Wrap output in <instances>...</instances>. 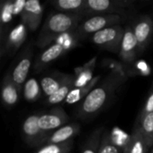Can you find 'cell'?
Here are the masks:
<instances>
[{"label": "cell", "mask_w": 153, "mask_h": 153, "mask_svg": "<svg viewBox=\"0 0 153 153\" xmlns=\"http://www.w3.org/2000/svg\"><path fill=\"white\" fill-rule=\"evenodd\" d=\"M139 53L140 52H139L138 43L134 36V33L133 31L132 26L131 24L126 25L125 27L124 37L122 39L118 56L122 61V63L126 67H128L135 62Z\"/></svg>", "instance_id": "12"}, {"label": "cell", "mask_w": 153, "mask_h": 153, "mask_svg": "<svg viewBox=\"0 0 153 153\" xmlns=\"http://www.w3.org/2000/svg\"><path fill=\"white\" fill-rule=\"evenodd\" d=\"M136 38L139 52L143 53L150 45L153 37V19L150 15L143 14L134 20L131 24Z\"/></svg>", "instance_id": "10"}, {"label": "cell", "mask_w": 153, "mask_h": 153, "mask_svg": "<svg viewBox=\"0 0 153 153\" xmlns=\"http://www.w3.org/2000/svg\"><path fill=\"white\" fill-rule=\"evenodd\" d=\"M121 152V149L114 142L111 133L108 130H105L102 135L99 153H120Z\"/></svg>", "instance_id": "26"}, {"label": "cell", "mask_w": 153, "mask_h": 153, "mask_svg": "<svg viewBox=\"0 0 153 153\" xmlns=\"http://www.w3.org/2000/svg\"><path fill=\"white\" fill-rule=\"evenodd\" d=\"M135 126L144 137L150 149L153 147V113L148 114L143 117H138Z\"/></svg>", "instance_id": "23"}, {"label": "cell", "mask_w": 153, "mask_h": 153, "mask_svg": "<svg viewBox=\"0 0 153 153\" xmlns=\"http://www.w3.org/2000/svg\"><path fill=\"white\" fill-rule=\"evenodd\" d=\"M69 119V116L61 107H56L48 112L39 114V126L43 132L51 134L61 126L68 124Z\"/></svg>", "instance_id": "11"}, {"label": "cell", "mask_w": 153, "mask_h": 153, "mask_svg": "<svg viewBox=\"0 0 153 153\" xmlns=\"http://www.w3.org/2000/svg\"><path fill=\"white\" fill-rule=\"evenodd\" d=\"M97 57H93L88 63L82 66L76 67L74 69V88H80L86 86L91 82L93 77V72L96 65Z\"/></svg>", "instance_id": "18"}, {"label": "cell", "mask_w": 153, "mask_h": 153, "mask_svg": "<svg viewBox=\"0 0 153 153\" xmlns=\"http://www.w3.org/2000/svg\"><path fill=\"white\" fill-rule=\"evenodd\" d=\"M104 131V127L97 128L96 130H94L90 134L87 141L84 143L81 153H99V149Z\"/></svg>", "instance_id": "25"}, {"label": "cell", "mask_w": 153, "mask_h": 153, "mask_svg": "<svg viewBox=\"0 0 153 153\" xmlns=\"http://www.w3.org/2000/svg\"><path fill=\"white\" fill-rule=\"evenodd\" d=\"M74 146V141L59 144H45L35 153H69Z\"/></svg>", "instance_id": "27"}, {"label": "cell", "mask_w": 153, "mask_h": 153, "mask_svg": "<svg viewBox=\"0 0 153 153\" xmlns=\"http://www.w3.org/2000/svg\"><path fill=\"white\" fill-rule=\"evenodd\" d=\"M28 30H29L22 22H20L11 29L5 37L1 39V57L4 56H14L25 42Z\"/></svg>", "instance_id": "9"}, {"label": "cell", "mask_w": 153, "mask_h": 153, "mask_svg": "<svg viewBox=\"0 0 153 153\" xmlns=\"http://www.w3.org/2000/svg\"><path fill=\"white\" fill-rule=\"evenodd\" d=\"M33 58V43L30 41L28 43L22 51L20 53L13 67L9 70L13 82L16 84L20 91H22V87L25 82L28 80V74L32 65Z\"/></svg>", "instance_id": "7"}, {"label": "cell", "mask_w": 153, "mask_h": 153, "mask_svg": "<svg viewBox=\"0 0 153 153\" xmlns=\"http://www.w3.org/2000/svg\"><path fill=\"white\" fill-rule=\"evenodd\" d=\"M39 113L30 115L24 119L21 127L22 137L23 141L27 145L32 148H40L43 146L50 134L43 132L40 129L39 126Z\"/></svg>", "instance_id": "8"}, {"label": "cell", "mask_w": 153, "mask_h": 153, "mask_svg": "<svg viewBox=\"0 0 153 153\" xmlns=\"http://www.w3.org/2000/svg\"><path fill=\"white\" fill-rule=\"evenodd\" d=\"M149 150L150 147L148 146L144 137L139 129L134 126L124 153H147Z\"/></svg>", "instance_id": "21"}, {"label": "cell", "mask_w": 153, "mask_h": 153, "mask_svg": "<svg viewBox=\"0 0 153 153\" xmlns=\"http://www.w3.org/2000/svg\"><path fill=\"white\" fill-rule=\"evenodd\" d=\"M86 2L87 0H51L49 4L57 12L86 16Z\"/></svg>", "instance_id": "17"}, {"label": "cell", "mask_w": 153, "mask_h": 153, "mask_svg": "<svg viewBox=\"0 0 153 153\" xmlns=\"http://www.w3.org/2000/svg\"><path fill=\"white\" fill-rule=\"evenodd\" d=\"M21 92L22 91H20L16 84L13 82L8 71L4 74L1 85V100L4 106L6 108L14 107L19 101Z\"/></svg>", "instance_id": "14"}, {"label": "cell", "mask_w": 153, "mask_h": 153, "mask_svg": "<svg viewBox=\"0 0 153 153\" xmlns=\"http://www.w3.org/2000/svg\"><path fill=\"white\" fill-rule=\"evenodd\" d=\"M151 153H153V148H152V152Z\"/></svg>", "instance_id": "30"}, {"label": "cell", "mask_w": 153, "mask_h": 153, "mask_svg": "<svg viewBox=\"0 0 153 153\" xmlns=\"http://www.w3.org/2000/svg\"><path fill=\"white\" fill-rule=\"evenodd\" d=\"M100 81V75H97L86 86L73 89L72 91L67 96V98L65 99V102L68 105H72V104H74L77 102H81L98 85Z\"/></svg>", "instance_id": "20"}, {"label": "cell", "mask_w": 153, "mask_h": 153, "mask_svg": "<svg viewBox=\"0 0 153 153\" xmlns=\"http://www.w3.org/2000/svg\"><path fill=\"white\" fill-rule=\"evenodd\" d=\"M43 12L44 7L39 0H29L21 14V21L30 31H35L41 23Z\"/></svg>", "instance_id": "13"}, {"label": "cell", "mask_w": 153, "mask_h": 153, "mask_svg": "<svg viewBox=\"0 0 153 153\" xmlns=\"http://www.w3.org/2000/svg\"><path fill=\"white\" fill-rule=\"evenodd\" d=\"M128 67H129V69L127 70V75H129V74L132 75L133 73H134V75H135V74H137V75H147L152 72V69L147 65V64H144L143 62L139 63L137 65H136V64L134 63L132 65H130Z\"/></svg>", "instance_id": "28"}, {"label": "cell", "mask_w": 153, "mask_h": 153, "mask_svg": "<svg viewBox=\"0 0 153 153\" xmlns=\"http://www.w3.org/2000/svg\"><path fill=\"white\" fill-rule=\"evenodd\" d=\"M83 15L61 12L50 13L45 20L43 26L36 39L39 48H46L53 44L60 36L74 31L83 21Z\"/></svg>", "instance_id": "2"}, {"label": "cell", "mask_w": 153, "mask_h": 153, "mask_svg": "<svg viewBox=\"0 0 153 153\" xmlns=\"http://www.w3.org/2000/svg\"><path fill=\"white\" fill-rule=\"evenodd\" d=\"M151 113H153V89L152 90V91L150 92L138 117H143L148 114H151Z\"/></svg>", "instance_id": "29"}, {"label": "cell", "mask_w": 153, "mask_h": 153, "mask_svg": "<svg viewBox=\"0 0 153 153\" xmlns=\"http://www.w3.org/2000/svg\"><path fill=\"white\" fill-rule=\"evenodd\" d=\"M125 16L117 14H98L89 16L88 19L83 20L77 29L74 30L76 37L80 39L94 33L100 31L108 27L119 25L125 21Z\"/></svg>", "instance_id": "5"}, {"label": "cell", "mask_w": 153, "mask_h": 153, "mask_svg": "<svg viewBox=\"0 0 153 153\" xmlns=\"http://www.w3.org/2000/svg\"><path fill=\"white\" fill-rule=\"evenodd\" d=\"M14 1L6 0L1 3V10H0V22H1V39H3L5 35L10 30L8 29L9 24L12 22L14 16L13 12Z\"/></svg>", "instance_id": "22"}, {"label": "cell", "mask_w": 153, "mask_h": 153, "mask_svg": "<svg viewBox=\"0 0 153 153\" xmlns=\"http://www.w3.org/2000/svg\"><path fill=\"white\" fill-rule=\"evenodd\" d=\"M74 31L65 33L60 36L53 44L46 48L37 56L32 65V70L36 74H39L44 71L51 63L57 60L70 49H72L78 42Z\"/></svg>", "instance_id": "3"}, {"label": "cell", "mask_w": 153, "mask_h": 153, "mask_svg": "<svg viewBox=\"0 0 153 153\" xmlns=\"http://www.w3.org/2000/svg\"><path fill=\"white\" fill-rule=\"evenodd\" d=\"M135 0H87L86 16L98 14H117L126 16L135 8Z\"/></svg>", "instance_id": "4"}, {"label": "cell", "mask_w": 153, "mask_h": 153, "mask_svg": "<svg viewBox=\"0 0 153 153\" xmlns=\"http://www.w3.org/2000/svg\"><path fill=\"white\" fill-rule=\"evenodd\" d=\"M125 27L121 24L108 27L91 35V41L100 48L115 54H119Z\"/></svg>", "instance_id": "6"}, {"label": "cell", "mask_w": 153, "mask_h": 153, "mask_svg": "<svg viewBox=\"0 0 153 153\" xmlns=\"http://www.w3.org/2000/svg\"><path fill=\"white\" fill-rule=\"evenodd\" d=\"M126 80V74L110 71L77 106L76 117L82 120H88L99 115L108 106Z\"/></svg>", "instance_id": "1"}, {"label": "cell", "mask_w": 153, "mask_h": 153, "mask_svg": "<svg viewBox=\"0 0 153 153\" xmlns=\"http://www.w3.org/2000/svg\"><path fill=\"white\" fill-rule=\"evenodd\" d=\"M80 131L81 126L78 123H68L51 133L45 144H59L71 142Z\"/></svg>", "instance_id": "15"}, {"label": "cell", "mask_w": 153, "mask_h": 153, "mask_svg": "<svg viewBox=\"0 0 153 153\" xmlns=\"http://www.w3.org/2000/svg\"><path fill=\"white\" fill-rule=\"evenodd\" d=\"M68 74L61 72H55L48 75L42 76L39 80V84L43 94L48 98L55 94L65 81Z\"/></svg>", "instance_id": "16"}, {"label": "cell", "mask_w": 153, "mask_h": 153, "mask_svg": "<svg viewBox=\"0 0 153 153\" xmlns=\"http://www.w3.org/2000/svg\"><path fill=\"white\" fill-rule=\"evenodd\" d=\"M22 91L24 100L28 102H35L39 100L43 93L39 82L35 78H29L25 82Z\"/></svg>", "instance_id": "24"}, {"label": "cell", "mask_w": 153, "mask_h": 153, "mask_svg": "<svg viewBox=\"0 0 153 153\" xmlns=\"http://www.w3.org/2000/svg\"><path fill=\"white\" fill-rule=\"evenodd\" d=\"M73 89H74V74H68L65 81L64 82L60 89L55 94L47 98L46 103L51 106L61 103L62 101L65 100V99L67 98V96L69 95Z\"/></svg>", "instance_id": "19"}]
</instances>
